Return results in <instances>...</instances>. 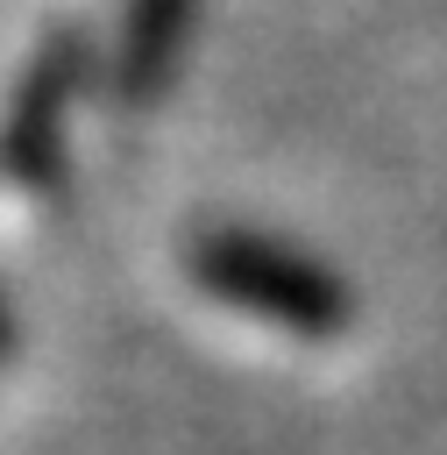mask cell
<instances>
[{
  "instance_id": "cell-1",
  "label": "cell",
  "mask_w": 447,
  "mask_h": 455,
  "mask_svg": "<svg viewBox=\"0 0 447 455\" xmlns=\"http://www.w3.org/2000/svg\"><path fill=\"white\" fill-rule=\"evenodd\" d=\"M192 270H199V284L213 299H227V306H241V313H255L270 327H291V334H333L348 320L341 277L319 256H305V249H291L277 235L220 228V235H206L192 249Z\"/></svg>"
},
{
  "instance_id": "cell-2",
  "label": "cell",
  "mask_w": 447,
  "mask_h": 455,
  "mask_svg": "<svg viewBox=\"0 0 447 455\" xmlns=\"http://www.w3.org/2000/svg\"><path fill=\"white\" fill-rule=\"evenodd\" d=\"M192 7L199 0H128V43H121V85L128 92H156L163 85V71L184 50Z\"/></svg>"
},
{
  "instance_id": "cell-3",
  "label": "cell",
  "mask_w": 447,
  "mask_h": 455,
  "mask_svg": "<svg viewBox=\"0 0 447 455\" xmlns=\"http://www.w3.org/2000/svg\"><path fill=\"white\" fill-rule=\"evenodd\" d=\"M0 341H7V320H0Z\"/></svg>"
}]
</instances>
